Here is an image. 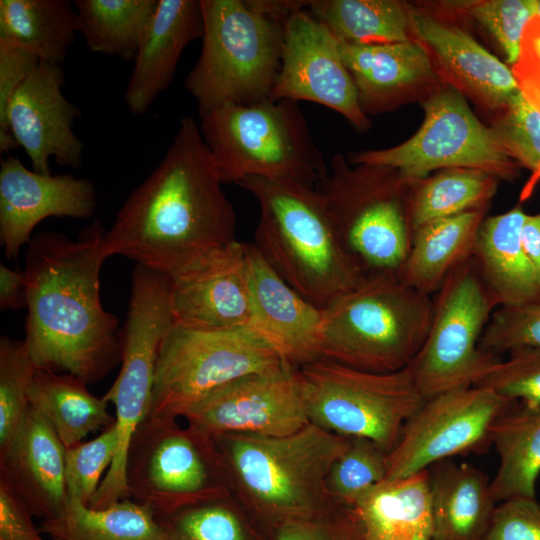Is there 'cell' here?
I'll use <instances>...</instances> for the list:
<instances>
[{"label":"cell","instance_id":"obj_38","mask_svg":"<svg viewBox=\"0 0 540 540\" xmlns=\"http://www.w3.org/2000/svg\"><path fill=\"white\" fill-rule=\"evenodd\" d=\"M387 455L373 441L348 437L343 453L326 477L327 492L336 506L352 508L372 487L386 478Z\"/></svg>","mask_w":540,"mask_h":540},{"label":"cell","instance_id":"obj_12","mask_svg":"<svg viewBox=\"0 0 540 540\" xmlns=\"http://www.w3.org/2000/svg\"><path fill=\"white\" fill-rule=\"evenodd\" d=\"M287 365L250 328L200 331L173 325L159 349L152 398L145 417L183 418L189 409L224 385Z\"/></svg>","mask_w":540,"mask_h":540},{"label":"cell","instance_id":"obj_42","mask_svg":"<svg viewBox=\"0 0 540 540\" xmlns=\"http://www.w3.org/2000/svg\"><path fill=\"white\" fill-rule=\"evenodd\" d=\"M453 6L466 12L490 32L508 63H517L524 29L537 15L536 0L463 1L455 2Z\"/></svg>","mask_w":540,"mask_h":540},{"label":"cell","instance_id":"obj_17","mask_svg":"<svg viewBox=\"0 0 540 540\" xmlns=\"http://www.w3.org/2000/svg\"><path fill=\"white\" fill-rule=\"evenodd\" d=\"M269 99L314 102L341 114L357 129L370 125L338 38L307 9L284 23L281 67Z\"/></svg>","mask_w":540,"mask_h":540},{"label":"cell","instance_id":"obj_48","mask_svg":"<svg viewBox=\"0 0 540 540\" xmlns=\"http://www.w3.org/2000/svg\"><path fill=\"white\" fill-rule=\"evenodd\" d=\"M29 510L0 483V540H43Z\"/></svg>","mask_w":540,"mask_h":540},{"label":"cell","instance_id":"obj_13","mask_svg":"<svg viewBox=\"0 0 540 540\" xmlns=\"http://www.w3.org/2000/svg\"><path fill=\"white\" fill-rule=\"evenodd\" d=\"M431 325L409 368L427 400L478 385L501 361L480 347L497 304L473 258L458 267L435 294Z\"/></svg>","mask_w":540,"mask_h":540},{"label":"cell","instance_id":"obj_20","mask_svg":"<svg viewBox=\"0 0 540 540\" xmlns=\"http://www.w3.org/2000/svg\"><path fill=\"white\" fill-rule=\"evenodd\" d=\"M169 282L174 325L200 331L251 329L247 243L236 240Z\"/></svg>","mask_w":540,"mask_h":540},{"label":"cell","instance_id":"obj_44","mask_svg":"<svg viewBox=\"0 0 540 540\" xmlns=\"http://www.w3.org/2000/svg\"><path fill=\"white\" fill-rule=\"evenodd\" d=\"M480 347L498 356L522 347L540 348V299L519 307L496 308Z\"/></svg>","mask_w":540,"mask_h":540},{"label":"cell","instance_id":"obj_26","mask_svg":"<svg viewBox=\"0 0 540 540\" xmlns=\"http://www.w3.org/2000/svg\"><path fill=\"white\" fill-rule=\"evenodd\" d=\"M339 46L365 113L388 107L414 84L434 77L427 49L412 39L378 45L339 40Z\"/></svg>","mask_w":540,"mask_h":540},{"label":"cell","instance_id":"obj_21","mask_svg":"<svg viewBox=\"0 0 540 540\" xmlns=\"http://www.w3.org/2000/svg\"><path fill=\"white\" fill-rule=\"evenodd\" d=\"M247 251L251 329L295 368L322 358L323 310L288 285L253 244Z\"/></svg>","mask_w":540,"mask_h":540},{"label":"cell","instance_id":"obj_11","mask_svg":"<svg viewBox=\"0 0 540 540\" xmlns=\"http://www.w3.org/2000/svg\"><path fill=\"white\" fill-rule=\"evenodd\" d=\"M309 422L343 437H362L390 453L426 399L409 366L376 373L320 358L299 368Z\"/></svg>","mask_w":540,"mask_h":540},{"label":"cell","instance_id":"obj_10","mask_svg":"<svg viewBox=\"0 0 540 540\" xmlns=\"http://www.w3.org/2000/svg\"><path fill=\"white\" fill-rule=\"evenodd\" d=\"M129 498L156 517L232 495L213 436L177 419L145 417L127 452Z\"/></svg>","mask_w":540,"mask_h":540},{"label":"cell","instance_id":"obj_15","mask_svg":"<svg viewBox=\"0 0 540 540\" xmlns=\"http://www.w3.org/2000/svg\"><path fill=\"white\" fill-rule=\"evenodd\" d=\"M515 403L483 386L427 399L388 453L385 479L408 477L450 457L480 452L491 444L493 422Z\"/></svg>","mask_w":540,"mask_h":540},{"label":"cell","instance_id":"obj_40","mask_svg":"<svg viewBox=\"0 0 540 540\" xmlns=\"http://www.w3.org/2000/svg\"><path fill=\"white\" fill-rule=\"evenodd\" d=\"M118 448L115 423L97 437L65 452V482L69 503L89 506L110 468Z\"/></svg>","mask_w":540,"mask_h":540},{"label":"cell","instance_id":"obj_52","mask_svg":"<svg viewBox=\"0 0 540 540\" xmlns=\"http://www.w3.org/2000/svg\"><path fill=\"white\" fill-rule=\"evenodd\" d=\"M520 237L523 250L540 281V211L526 215Z\"/></svg>","mask_w":540,"mask_h":540},{"label":"cell","instance_id":"obj_31","mask_svg":"<svg viewBox=\"0 0 540 540\" xmlns=\"http://www.w3.org/2000/svg\"><path fill=\"white\" fill-rule=\"evenodd\" d=\"M30 407L50 424L66 449L115 423L108 402L91 394L87 384L68 373L37 370L29 393Z\"/></svg>","mask_w":540,"mask_h":540},{"label":"cell","instance_id":"obj_24","mask_svg":"<svg viewBox=\"0 0 540 540\" xmlns=\"http://www.w3.org/2000/svg\"><path fill=\"white\" fill-rule=\"evenodd\" d=\"M411 30L455 83L491 108H505L520 92L512 71L465 31L410 11Z\"/></svg>","mask_w":540,"mask_h":540},{"label":"cell","instance_id":"obj_54","mask_svg":"<svg viewBox=\"0 0 540 540\" xmlns=\"http://www.w3.org/2000/svg\"><path fill=\"white\" fill-rule=\"evenodd\" d=\"M536 10H537V15L540 16V0H536Z\"/></svg>","mask_w":540,"mask_h":540},{"label":"cell","instance_id":"obj_43","mask_svg":"<svg viewBox=\"0 0 540 540\" xmlns=\"http://www.w3.org/2000/svg\"><path fill=\"white\" fill-rule=\"evenodd\" d=\"M476 386L491 389L501 397L540 408V348L510 351Z\"/></svg>","mask_w":540,"mask_h":540},{"label":"cell","instance_id":"obj_45","mask_svg":"<svg viewBox=\"0 0 540 540\" xmlns=\"http://www.w3.org/2000/svg\"><path fill=\"white\" fill-rule=\"evenodd\" d=\"M32 51L11 41L0 39V153L18 148L8 129L6 114L9 102L20 84L40 63Z\"/></svg>","mask_w":540,"mask_h":540},{"label":"cell","instance_id":"obj_41","mask_svg":"<svg viewBox=\"0 0 540 540\" xmlns=\"http://www.w3.org/2000/svg\"><path fill=\"white\" fill-rule=\"evenodd\" d=\"M503 109L492 130L509 155L533 172L525 188L528 195L540 179V111L521 91Z\"/></svg>","mask_w":540,"mask_h":540},{"label":"cell","instance_id":"obj_28","mask_svg":"<svg viewBox=\"0 0 540 540\" xmlns=\"http://www.w3.org/2000/svg\"><path fill=\"white\" fill-rule=\"evenodd\" d=\"M363 540H433L429 471L384 479L351 508Z\"/></svg>","mask_w":540,"mask_h":540},{"label":"cell","instance_id":"obj_55","mask_svg":"<svg viewBox=\"0 0 540 540\" xmlns=\"http://www.w3.org/2000/svg\"><path fill=\"white\" fill-rule=\"evenodd\" d=\"M53 540H58V539H53Z\"/></svg>","mask_w":540,"mask_h":540},{"label":"cell","instance_id":"obj_27","mask_svg":"<svg viewBox=\"0 0 540 540\" xmlns=\"http://www.w3.org/2000/svg\"><path fill=\"white\" fill-rule=\"evenodd\" d=\"M428 471L433 540H483L497 505L491 481L476 467L449 460Z\"/></svg>","mask_w":540,"mask_h":540},{"label":"cell","instance_id":"obj_1","mask_svg":"<svg viewBox=\"0 0 540 540\" xmlns=\"http://www.w3.org/2000/svg\"><path fill=\"white\" fill-rule=\"evenodd\" d=\"M222 184L199 126L183 117L106 232V256L132 259L169 281L196 269L236 241V213Z\"/></svg>","mask_w":540,"mask_h":540},{"label":"cell","instance_id":"obj_29","mask_svg":"<svg viewBox=\"0 0 540 540\" xmlns=\"http://www.w3.org/2000/svg\"><path fill=\"white\" fill-rule=\"evenodd\" d=\"M485 207L416 228L400 272L402 280L426 295L436 294L447 278L472 258Z\"/></svg>","mask_w":540,"mask_h":540},{"label":"cell","instance_id":"obj_53","mask_svg":"<svg viewBox=\"0 0 540 540\" xmlns=\"http://www.w3.org/2000/svg\"><path fill=\"white\" fill-rule=\"evenodd\" d=\"M540 64V16L535 15L526 25L520 57Z\"/></svg>","mask_w":540,"mask_h":540},{"label":"cell","instance_id":"obj_18","mask_svg":"<svg viewBox=\"0 0 540 540\" xmlns=\"http://www.w3.org/2000/svg\"><path fill=\"white\" fill-rule=\"evenodd\" d=\"M64 84L62 65L40 62L16 89L7 108L8 129L37 173L51 174V157L61 167L82 165L84 144L73 131L81 110L64 96Z\"/></svg>","mask_w":540,"mask_h":540},{"label":"cell","instance_id":"obj_51","mask_svg":"<svg viewBox=\"0 0 540 540\" xmlns=\"http://www.w3.org/2000/svg\"><path fill=\"white\" fill-rule=\"evenodd\" d=\"M244 2L251 10L285 23L294 13L307 9L311 0H244Z\"/></svg>","mask_w":540,"mask_h":540},{"label":"cell","instance_id":"obj_32","mask_svg":"<svg viewBox=\"0 0 540 540\" xmlns=\"http://www.w3.org/2000/svg\"><path fill=\"white\" fill-rule=\"evenodd\" d=\"M77 32L70 0H0V39L27 48L41 62L62 65Z\"/></svg>","mask_w":540,"mask_h":540},{"label":"cell","instance_id":"obj_37","mask_svg":"<svg viewBox=\"0 0 540 540\" xmlns=\"http://www.w3.org/2000/svg\"><path fill=\"white\" fill-rule=\"evenodd\" d=\"M156 518L164 540H274L233 495Z\"/></svg>","mask_w":540,"mask_h":540},{"label":"cell","instance_id":"obj_25","mask_svg":"<svg viewBox=\"0 0 540 540\" xmlns=\"http://www.w3.org/2000/svg\"><path fill=\"white\" fill-rule=\"evenodd\" d=\"M526 213L520 206L483 220L473 260L498 307H519L540 299V281L521 243Z\"/></svg>","mask_w":540,"mask_h":540},{"label":"cell","instance_id":"obj_3","mask_svg":"<svg viewBox=\"0 0 540 540\" xmlns=\"http://www.w3.org/2000/svg\"><path fill=\"white\" fill-rule=\"evenodd\" d=\"M232 495L274 538L281 527L337 507L326 477L348 438L312 423L284 436H213Z\"/></svg>","mask_w":540,"mask_h":540},{"label":"cell","instance_id":"obj_46","mask_svg":"<svg viewBox=\"0 0 540 540\" xmlns=\"http://www.w3.org/2000/svg\"><path fill=\"white\" fill-rule=\"evenodd\" d=\"M483 540H540V502L514 497L498 503Z\"/></svg>","mask_w":540,"mask_h":540},{"label":"cell","instance_id":"obj_35","mask_svg":"<svg viewBox=\"0 0 540 540\" xmlns=\"http://www.w3.org/2000/svg\"><path fill=\"white\" fill-rule=\"evenodd\" d=\"M77 31L95 53L133 61L158 0H75Z\"/></svg>","mask_w":540,"mask_h":540},{"label":"cell","instance_id":"obj_9","mask_svg":"<svg viewBox=\"0 0 540 540\" xmlns=\"http://www.w3.org/2000/svg\"><path fill=\"white\" fill-rule=\"evenodd\" d=\"M173 325L169 280L136 264L122 329L121 367L112 386L103 395L115 406L118 448L90 508L104 509L129 498L126 483L129 444L148 412L159 349Z\"/></svg>","mask_w":540,"mask_h":540},{"label":"cell","instance_id":"obj_6","mask_svg":"<svg viewBox=\"0 0 540 540\" xmlns=\"http://www.w3.org/2000/svg\"><path fill=\"white\" fill-rule=\"evenodd\" d=\"M200 119L202 138L223 184L255 176L315 188L328 172L296 101L227 103Z\"/></svg>","mask_w":540,"mask_h":540},{"label":"cell","instance_id":"obj_2","mask_svg":"<svg viewBox=\"0 0 540 540\" xmlns=\"http://www.w3.org/2000/svg\"><path fill=\"white\" fill-rule=\"evenodd\" d=\"M106 232L95 219L76 240L45 231L27 244L24 342L39 370L68 373L89 384L121 362L122 329L100 298Z\"/></svg>","mask_w":540,"mask_h":540},{"label":"cell","instance_id":"obj_39","mask_svg":"<svg viewBox=\"0 0 540 540\" xmlns=\"http://www.w3.org/2000/svg\"><path fill=\"white\" fill-rule=\"evenodd\" d=\"M36 368L24 341L0 338V451L13 440L30 410Z\"/></svg>","mask_w":540,"mask_h":540},{"label":"cell","instance_id":"obj_4","mask_svg":"<svg viewBox=\"0 0 540 540\" xmlns=\"http://www.w3.org/2000/svg\"><path fill=\"white\" fill-rule=\"evenodd\" d=\"M238 185L258 203L253 245L306 300L324 310L364 281L315 188L255 176Z\"/></svg>","mask_w":540,"mask_h":540},{"label":"cell","instance_id":"obj_5","mask_svg":"<svg viewBox=\"0 0 540 540\" xmlns=\"http://www.w3.org/2000/svg\"><path fill=\"white\" fill-rule=\"evenodd\" d=\"M434 301L400 275L368 276L323 310L322 357L356 369L406 368L427 337Z\"/></svg>","mask_w":540,"mask_h":540},{"label":"cell","instance_id":"obj_23","mask_svg":"<svg viewBox=\"0 0 540 540\" xmlns=\"http://www.w3.org/2000/svg\"><path fill=\"white\" fill-rule=\"evenodd\" d=\"M203 34L200 0H158L124 94L134 115H145L173 81L184 49Z\"/></svg>","mask_w":540,"mask_h":540},{"label":"cell","instance_id":"obj_50","mask_svg":"<svg viewBox=\"0 0 540 540\" xmlns=\"http://www.w3.org/2000/svg\"><path fill=\"white\" fill-rule=\"evenodd\" d=\"M512 71L522 94L540 111V64L519 58Z\"/></svg>","mask_w":540,"mask_h":540},{"label":"cell","instance_id":"obj_33","mask_svg":"<svg viewBox=\"0 0 540 540\" xmlns=\"http://www.w3.org/2000/svg\"><path fill=\"white\" fill-rule=\"evenodd\" d=\"M307 10L341 41L378 45L411 40L410 11L395 0H311Z\"/></svg>","mask_w":540,"mask_h":540},{"label":"cell","instance_id":"obj_47","mask_svg":"<svg viewBox=\"0 0 540 540\" xmlns=\"http://www.w3.org/2000/svg\"><path fill=\"white\" fill-rule=\"evenodd\" d=\"M274 540H363V535L353 510L337 506L312 519L281 527Z\"/></svg>","mask_w":540,"mask_h":540},{"label":"cell","instance_id":"obj_16","mask_svg":"<svg viewBox=\"0 0 540 540\" xmlns=\"http://www.w3.org/2000/svg\"><path fill=\"white\" fill-rule=\"evenodd\" d=\"M183 418L211 436H284L310 423L302 376L291 365L236 379L203 398Z\"/></svg>","mask_w":540,"mask_h":540},{"label":"cell","instance_id":"obj_36","mask_svg":"<svg viewBox=\"0 0 540 540\" xmlns=\"http://www.w3.org/2000/svg\"><path fill=\"white\" fill-rule=\"evenodd\" d=\"M497 181L482 170L450 168L422 182L408 202L412 232L427 222L485 207Z\"/></svg>","mask_w":540,"mask_h":540},{"label":"cell","instance_id":"obj_22","mask_svg":"<svg viewBox=\"0 0 540 540\" xmlns=\"http://www.w3.org/2000/svg\"><path fill=\"white\" fill-rule=\"evenodd\" d=\"M65 452L50 424L32 407L0 451V483L41 521L59 518L68 506Z\"/></svg>","mask_w":540,"mask_h":540},{"label":"cell","instance_id":"obj_19","mask_svg":"<svg viewBox=\"0 0 540 540\" xmlns=\"http://www.w3.org/2000/svg\"><path fill=\"white\" fill-rule=\"evenodd\" d=\"M96 189L87 178L72 174H41L14 156L0 164V243L8 259H16L32 238L33 229L48 217H91Z\"/></svg>","mask_w":540,"mask_h":540},{"label":"cell","instance_id":"obj_8","mask_svg":"<svg viewBox=\"0 0 540 540\" xmlns=\"http://www.w3.org/2000/svg\"><path fill=\"white\" fill-rule=\"evenodd\" d=\"M355 165L351 168L343 155H335L315 190L364 276L400 275L413 234L402 199L409 184L390 168Z\"/></svg>","mask_w":540,"mask_h":540},{"label":"cell","instance_id":"obj_34","mask_svg":"<svg viewBox=\"0 0 540 540\" xmlns=\"http://www.w3.org/2000/svg\"><path fill=\"white\" fill-rule=\"evenodd\" d=\"M39 529L52 540H164L153 511L130 498L104 509L69 503L62 516L41 521Z\"/></svg>","mask_w":540,"mask_h":540},{"label":"cell","instance_id":"obj_7","mask_svg":"<svg viewBox=\"0 0 540 540\" xmlns=\"http://www.w3.org/2000/svg\"><path fill=\"white\" fill-rule=\"evenodd\" d=\"M200 55L184 87L199 117L223 104L269 99L280 67L284 23L251 10L244 0H200Z\"/></svg>","mask_w":540,"mask_h":540},{"label":"cell","instance_id":"obj_14","mask_svg":"<svg viewBox=\"0 0 540 540\" xmlns=\"http://www.w3.org/2000/svg\"><path fill=\"white\" fill-rule=\"evenodd\" d=\"M424 121L405 142L386 149L356 152L351 164L390 168L409 185L431 171L470 168L511 178L518 164L505 150L492 128L472 113L462 95L444 89L423 102Z\"/></svg>","mask_w":540,"mask_h":540},{"label":"cell","instance_id":"obj_30","mask_svg":"<svg viewBox=\"0 0 540 540\" xmlns=\"http://www.w3.org/2000/svg\"><path fill=\"white\" fill-rule=\"evenodd\" d=\"M490 441L499 466L490 482L498 504L514 497H536L540 475V408L516 402L492 424Z\"/></svg>","mask_w":540,"mask_h":540},{"label":"cell","instance_id":"obj_49","mask_svg":"<svg viewBox=\"0 0 540 540\" xmlns=\"http://www.w3.org/2000/svg\"><path fill=\"white\" fill-rule=\"evenodd\" d=\"M28 281L24 270L11 269L0 264V309L27 308Z\"/></svg>","mask_w":540,"mask_h":540}]
</instances>
